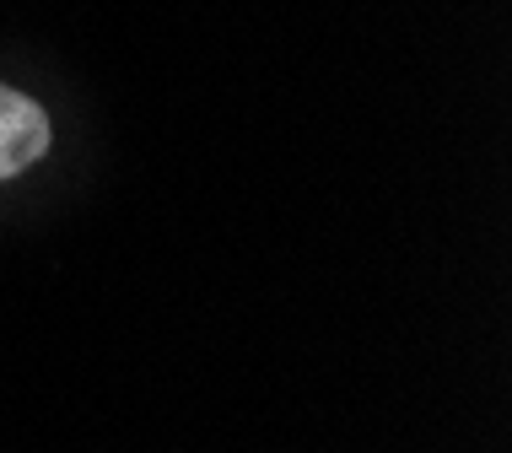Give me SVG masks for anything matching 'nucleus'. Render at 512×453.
<instances>
[{"label": "nucleus", "instance_id": "nucleus-1", "mask_svg": "<svg viewBox=\"0 0 512 453\" xmlns=\"http://www.w3.org/2000/svg\"><path fill=\"white\" fill-rule=\"evenodd\" d=\"M49 151V114L27 92L0 87V178L33 168Z\"/></svg>", "mask_w": 512, "mask_h": 453}]
</instances>
